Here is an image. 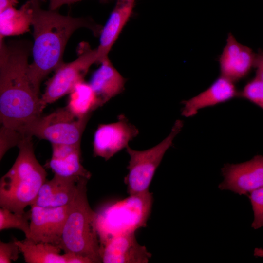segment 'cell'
<instances>
[{
    "label": "cell",
    "instance_id": "6da1fadb",
    "mask_svg": "<svg viewBox=\"0 0 263 263\" xmlns=\"http://www.w3.org/2000/svg\"><path fill=\"white\" fill-rule=\"evenodd\" d=\"M32 48L27 40H0V121L20 133L45 108L28 76Z\"/></svg>",
    "mask_w": 263,
    "mask_h": 263
},
{
    "label": "cell",
    "instance_id": "7a4b0ae2",
    "mask_svg": "<svg viewBox=\"0 0 263 263\" xmlns=\"http://www.w3.org/2000/svg\"><path fill=\"white\" fill-rule=\"evenodd\" d=\"M33 14V61L28 67V76L36 93L39 95L42 81L64 62L63 55L73 33L79 28H87L95 36L102 26L91 18L73 17L60 14L56 10H44L40 0H31Z\"/></svg>",
    "mask_w": 263,
    "mask_h": 263
},
{
    "label": "cell",
    "instance_id": "3957f363",
    "mask_svg": "<svg viewBox=\"0 0 263 263\" xmlns=\"http://www.w3.org/2000/svg\"><path fill=\"white\" fill-rule=\"evenodd\" d=\"M32 136L24 135L19 152L9 171L0 180V206L17 213L32 205L46 181L47 173L36 157Z\"/></svg>",
    "mask_w": 263,
    "mask_h": 263
},
{
    "label": "cell",
    "instance_id": "277c9868",
    "mask_svg": "<svg viewBox=\"0 0 263 263\" xmlns=\"http://www.w3.org/2000/svg\"><path fill=\"white\" fill-rule=\"evenodd\" d=\"M87 187L74 202L65 224L59 246L64 253H73L102 263L100 243L96 227L97 213L90 207Z\"/></svg>",
    "mask_w": 263,
    "mask_h": 263
},
{
    "label": "cell",
    "instance_id": "5b68a950",
    "mask_svg": "<svg viewBox=\"0 0 263 263\" xmlns=\"http://www.w3.org/2000/svg\"><path fill=\"white\" fill-rule=\"evenodd\" d=\"M153 201L152 193L148 191L129 195L102 207L96 212L100 247L114 236L135 232L146 226Z\"/></svg>",
    "mask_w": 263,
    "mask_h": 263
},
{
    "label": "cell",
    "instance_id": "8992f818",
    "mask_svg": "<svg viewBox=\"0 0 263 263\" xmlns=\"http://www.w3.org/2000/svg\"><path fill=\"white\" fill-rule=\"evenodd\" d=\"M183 121L177 120L170 133L155 146L144 150H137L129 146L126 148L130 156L127 166L128 173L124 178L129 195L149 191L155 171L164 154L172 145L173 141L183 127Z\"/></svg>",
    "mask_w": 263,
    "mask_h": 263
},
{
    "label": "cell",
    "instance_id": "52a82bcc",
    "mask_svg": "<svg viewBox=\"0 0 263 263\" xmlns=\"http://www.w3.org/2000/svg\"><path fill=\"white\" fill-rule=\"evenodd\" d=\"M91 116L89 114L78 117L65 107L40 116L24 128L21 133L48 140L52 144H80Z\"/></svg>",
    "mask_w": 263,
    "mask_h": 263
},
{
    "label": "cell",
    "instance_id": "ba28073f",
    "mask_svg": "<svg viewBox=\"0 0 263 263\" xmlns=\"http://www.w3.org/2000/svg\"><path fill=\"white\" fill-rule=\"evenodd\" d=\"M78 57L75 60L63 62L55 71L53 76L46 82L41 100L45 108L63 96L69 94L78 83L84 81L90 67L96 63L97 50L92 49L83 42L79 45Z\"/></svg>",
    "mask_w": 263,
    "mask_h": 263
},
{
    "label": "cell",
    "instance_id": "9c48e42d",
    "mask_svg": "<svg viewBox=\"0 0 263 263\" xmlns=\"http://www.w3.org/2000/svg\"><path fill=\"white\" fill-rule=\"evenodd\" d=\"M73 203L57 207L31 206L30 232L28 238L36 243H47L59 246Z\"/></svg>",
    "mask_w": 263,
    "mask_h": 263
},
{
    "label": "cell",
    "instance_id": "30bf717a",
    "mask_svg": "<svg viewBox=\"0 0 263 263\" xmlns=\"http://www.w3.org/2000/svg\"><path fill=\"white\" fill-rule=\"evenodd\" d=\"M221 172L224 180L218 186L220 189L247 195L263 187V155L240 163L225 164Z\"/></svg>",
    "mask_w": 263,
    "mask_h": 263
},
{
    "label": "cell",
    "instance_id": "8fae6325",
    "mask_svg": "<svg viewBox=\"0 0 263 263\" xmlns=\"http://www.w3.org/2000/svg\"><path fill=\"white\" fill-rule=\"evenodd\" d=\"M138 133V129L120 114L115 122L98 125L94 136L93 154L108 160L126 148Z\"/></svg>",
    "mask_w": 263,
    "mask_h": 263
},
{
    "label": "cell",
    "instance_id": "7c38bea8",
    "mask_svg": "<svg viewBox=\"0 0 263 263\" xmlns=\"http://www.w3.org/2000/svg\"><path fill=\"white\" fill-rule=\"evenodd\" d=\"M88 180L80 176L65 177L54 174L52 179L42 185L32 205L44 207L69 205L87 187Z\"/></svg>",
    "mask_w": 263,
    "mask_h": 263
},
{
    "label": "cell",
    "instance_id": "4fadbf2b",
    "mask_svg": "<svg viewBox=\"0 0 263 263\" xmlns=\"http://www.w3.org/2000/svg\"><path fill=\"white\" fill-rule=\"evenodd\" d=\"M256 56L251 48L239 42L229 33L218 59L221 75L234 83L243 79L254 67Z\"/></svg>",
    "mask_w": 263,
    "mask_h": 263
},
{
    "label": "cell",
    "instance_id": "5bb4252c",
    "mask_svg": "<svg viewBox=\"0 0 263 263\" xmlns=\"http://www.w3.org/2000/svg\"><path fill=\"white\" fill-rule=\"evenodd\" d=\"M100 247L104 263H147L152 255L138 243L135 232L114 236Z\"/></svg>",
    "mask_w": 263,
    "mask_h": 263
},
{
    "label": "cell",
    "instance_id": "9a60e30c",
    "mask_svg": "<svg viewBox=\"0 0 263 263\" xmlns=\"http://www.w3.org/2000/svg\"><path fill=\"white\" fill-rule=\"evenodd\" d=\"M239 94L234 82L220 75L205 91L182 101V115L186 117L193 116L203 109L228 101L239 96Z\"/></svg>",
    "mask_w": 263,
    "mask_h": 263
},
{
    "label": "cell",
    "instance_id": "2e32d148",
    "mask_svg": "<svg viewBox=\"0 0 263 263\" xmlns=\"http://www.w3.org/2000/svg\"><path fill=\"white\" fill-rule=\"evenodd\" d=\"M52 157L47 167L54 174L70 177L80 176L90 179L91 173L82 165L80 144H52Z\"/></svg>",
    "mask_w": 263,
    "mask_h": 263
},
{
    "label": "cell",
    "instance_id": "e0dca14e",
    "mask_svg": "<svg viewBox=\"0 0 263 263\" xmlns=\"http://www.w3.org/2000/svg\"><path fill=\"white\" fill-rule=\"evenodd\" d=\"M135 2L117 0L105 25L99 34L96 63L108 58V54L130 18Z\"/></svg>",
    "mask_w": 263,
    "mask_h": 263
},
{
    "label": "cell",
    "instance_id": "ac0fdd59",
    "mask_svg": "<svg viewBox=\"0 0 263 263\" xmlns=\"http://www.w3.org/2000/svg\"><path fill=\"white\" fill-rule=\"evenodd\" d=\"M100 64V67L93 74L89 83L102 106L123 91L126 79L108 58Z\"/></svg>",
    "mask_w": 263,
    "mask_h": 263
},
{
    "label": "cell",
    "instance_id": "d6986e66",
    "mask_svg": "<svg viewBox=\"0 0 263 263\" xmlns=\"http://www.w3.org/2000/svg\"><path fill=\"white\" fill-rule=\"evenodd\" d=\"M32 14L31 0L19 9L13 7L0 13V40L6 36L18 35L29 31L32 25Z\"/></svg>",
    "mask_w": 263,
    "mask_h": 263
},
{
    "label": "cell",
    "instance_id": "ffe728a7",
    "mask_svg": "<svg viewBox=\"0 0 263 263\" xmlns=\"http://www.w3.org/2000/svg\"><path fill=\"white\" fill-rule=\"evenodd\" d=\"M25 262L27 263H66L64 254L58 245L47 243H36L25 238L23 240L14 239Z\"/></svg>",
    "mask_w": 263,
    "mask_h": 263
},
{
    "label": "cell",
    "instance_id": "44dd1931",
    "mask_svg": "<svg viewBox=\"0 0 263 263\" xmlns=\"http://www.w3.org/2000/svg\"><path fill=\"white\" fill-rule=\"evenodd\" d=\"M67 107L78 117H83L101 107L98 99L89 83L84 81L77 83L69 94Z\"/></svg>",
    "mask_w": 263,
    "mask_h": 263
},
{
    "label": "cell",
    "instance_id": "7402d4cb",
    "mask_svg": "<svg viewBox=\"0 0 263 263\" xmlns=\"http://www.w3.org/2000/svg\"><path fill=\"white\" fill-rule=\"evenodd\" d=\"M30 210L19 214L0 207V230L16 228L22 231L25 238H28L30 232Z\"/></svg>",
    "mask_w": 263,
    "mask_h": 263
},
{
    "label": "cell",
    "instance_id": "603a6c76",
    "mask_svg": "<svg viewBox=\"0 0 263 263\" xmlns=\"http://www.w3.org/2000/svg\"><path fill=\"white\" fill-rule=\"evenodd\" d=\"M239 96L246 99L263 110V81L255 77L239 92Z\"/></svg>",
    "mask_w": 263,
    "mask_h": 263
},
{
    "label": "cell",
    "instance_id": "cb8c5ba5",
    "mask_svg": "<svg viewBox=\"0 0 263 263\" xmlns=\"http://www.w3.org/2000/svg\"><path fill=\"white\" fill-rule=\"evenodd\" d=\"M24 135L2 125L0 130V160L11 148L17 146Z\"/></svg>",
    "mask_w": 263,
    "mask_h": 263
},
{
    "label": "cell",
    "instance_id": "d4e9b609",
    "mask_svg": "<svg viewBox=\"0 0 263 263\" xmlns=\"http://www.w3.org/2000/svg\"><path fill=\"white\" fill-rule=\"evenodd\" d=\"M249 198L254 214L251 226L257 229L263 227V187L249 193Z\"/></svg>",
    "mask_w": 263,
    "mask_h": 263
},
{
    "label": "cell",
    "instance_id": "484cf974",
    "mask_svg": "<svg viewBox=\"0 0 263 263\" xmlns=\"http://www.w3.org/2000/svg\"><path fill=\"white\" fill-rule=\"evenodd\" d=\"M20 251L15 240L0 242V263H11L18 260Z\"/></svg>",
    "mask_w": 263,
    "mask_h": 263
},
{
    "label": "cell",
    "instance_id": "4316f807",
    "mask_svg": "<svg viewBox=\"0 0 263 263\" xmlns=\"http://www.w3.org/2000/svg\"><path fill=\"white\" fill-rule=\"evenodd\" d=\"M82 0H49V8L50 10H56L64 4H70ZM102 2H107L110 0H99Z\"/></svg>",
    "mask_w": 263,
    "mask_h": 263
},
{
    "label": "cell",
    "instance_id": "83f0119b",
    "mask_svg": "<svg viewBox=\"0 0 263 263\" xmlns=\"http://www.w3.org/2000/svg\"><path fill=\"white\" fill-rule=\"evenodd\" d=\"M66 263H92L88 258L73 253H64Z\"/></svg>",
    "mask_w": 263,
    "mask_h": 263
},
{
    "label": "cell",
    "instance_id": "f1b7e54d",
    "mask_svg": "<svg viewBox=\"0 0 263 263\" xmlns=\"http://www.w3.org/2000/svg\"><path fill=\"white\" fill-rule=\"evenodd\" d=\"M254 67L256 69V77L263 81V52L256 54Z\"/></svg>",
    "mask_w": 263,
    "mask_h": 263
},
{
    "label": "cell",
    "instance_id": "f546056e",
    "mask_svg": "<svg viewBox=\"0 0 263 263\" xmlns=\"http://www.w3.org/2000/svg\"><path fill=\"white\" fill-rule=\"evenodd\" d=\"M17 3L18 0H0V13L8 8L14 7Z\"/></svg>",
    "mask_w": 263,
    "mask_h": 263
},
{
    "label": "cell",
    "instance_id": "4dcf8cb0",
    "mask_svg": "<svg viewBox=\"0 0 263 263\" xmlns=\"http://www.w3.org/2000/svg\"><path fill=\"white\" fill-rule=\"evenodd\" d=\"M254 255L256 257H263V248H256L254 251Z\"/></svg>",
    "mask_w": 263,
    "mask_h": 263
},
{
    "label": "cell",
    "instance_id": "1f68e13d",
    "mask_svg": "<svg viewBox=\"0 0 263 263\" xmlns=\"http://www.w3.org/2000/svg\"><path fill=\"white\" fill-rule=\"evenodd\" d=\"M122 0V1H133V2H135V0Z\"/></svg>",
    "mask_w": 263,
    "mask_h": 263
}]
</instances>
